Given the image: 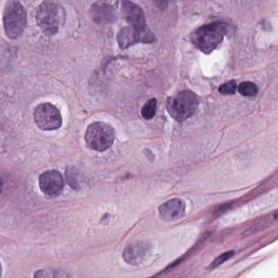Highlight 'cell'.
<instances>
[{"instance_id": "cell-7", "label": "cell", "mask_w": 278, "mask_h": 278, "mask_svg": "<svg viewBox=\"0 0 278 278\" xmlns=\"http://www.w3.org/2000/svg\"><path fill=\"white\" fill-rule=\"evenodd\" d=\"M64 179L60 172L51 170L43 172L39 177L41 191L49 197H56L64 189Z\"/></svg>"}, {"instance_id": "cell-20", "label": "cell", "mask_w": 278, "mask_h": 278, "mask_svg": "<svg viewBox=\"0 0 278 278\" xmlns=\"http://www.w3.org/2000/svg\"><path fill=\"white\" fill-rule=\"evenodd\" d=\"M2 272H3L2 266H1V264H0V278H1V276H2Z\"/></svg>"}, {"instance_id": "cell-22", "label": "cell", "mask_w": 278, "mask_h": 278, "mask_svg": "<svg viewBox=\"0 0 278 278\" xmlns=\"http://www.w3.org/2000/svg\"><path fill=\"white\" fill-rule=\"evenodd\" d=\"M1 187H2V181L0 180V191H1Z\"/></svg>"}, {"instance_id": "cell-15", "label": "cell", "mask_w": 278, "mask_h": 278, "mask_svg": "<svg viewBox=\"0 0 278 278\" xmlns=\"http://www.w3.org/2000/svg\"><path fill=\"white\" fill-rule=\"evenodd\" d=\"M238 91L243 96L246 97H252L256 96L258 93V87L255 83L251 81H244L238 85Z\"/></svg>"}, {"instance_id": "cell-8", "label": "cell", "mask_w": 278, "mask_h": 278, "mask_svg": "<svg viewBox=\"0 0 278 278\" xmlns=\"http://www.w3.org/2000/svg\"><path fill=\"white\" fill-rule=\"evenodd\" d=\"M151 254V247L145 242H134L124 249L123 259L128 264L139 266L145 263Z\"/></svg>"}, {"instance_id": "cell-17", "label": "cell", "mask_w": 278, "mask_h": 278, "mask_svg": "<svg viewBox=\"0 0 278 278\" xmlns=\"http://www.w3.org/2000/svg\"><path fill=\"white\" fill-rule=\"evenodd\" d=\"M78 177L77 176V173L75 172L74 168H68L66 171V179L68 181V184L73 188V189H77V186L78 185V179H76Z\"/></svg>"}, {"instance_id": "cell-14", "label": "cell", "mask_w": 278, "mask_h": 278, "mask_svg": "<svg viewBox=\"0 0 278 278\" xmlns=\"http://www.w3.org/2000/svg\"><path fill=\"white\" fill-rule=\"evenodd\" d=\"M157 109V100L155 99L149 100L142 109V116L144 119L151 120L155 117Z\"/></svg>"}, {"instance_id": "cell-2", "label": "cell", "mask_w": 278, "mask_h": 278, "mask_svg": "<svg viewBox=\"0 0 278 278\" xmlns=\"http://www.w3.org/2000/svg\"><path fill=\"white\" fill-rule=\"evenodd\" d=\"M199 106V99L191 90H182L167 100V110L176 121H186L196 113Z\"/></svg>"}, {"instance_id": "cell-19", "label": "cell", "mask_w": 278, "mask_h": 278, "mask_svg": "<svg viewBox=\"0 0 278 278\" xmlns=\"http://www.w3.org/2000/svg\"><path fill=\"white\" fill-rule=\"evenodd\" d=\"M169 0H153V2L155 3V5L161 10H164L167 8L168 5Z\"/></svg>"}, {"instance_id": "cell-12", "label": "cell", "mask_w": 278, "mask_h": 278, "mask_svg": "<svg viewBox=\"0 0 278 278\" xmlns=\"http://www.w3.org/2000/svg\"><path fill=\"white\" fill-rule=\"evenodd\" d=\"M92 17L96 23H111L116 18L114 9L109 5H95L91 9Z\"/></svg>"}, {"instance_id": "cell-10", "label": "cell", "mask_w": 278, "mask_h": 278, "mask_svg": "<svg viewBox=\"0 0 278 278\" xmlns=\"http://www.w3.org/2000/svg\"><path fill=\"white\" fill-rule=\"evenodd\" d=\"M122 13L130 26L139 31L146 30V18L140 7L126 0L122 2Z\"/></svg>"}, {"instance_id": "cell-5", "label": "cell", "mask_w": 278, "mask_h": 278, "mask_svg": "<svg viewBox=\"0 0 278 278\" xmlns=\"http://www.w3.org/2000/svg\"><path fill=\"white\" fill-rule=\"evenodd\" d=\"M85 142L89 148L104 151L113 145L115 131L109 124L95 122L89 125L85 135Z\"/></svg>"}, {"instance_id": "cell-1", "label": "cell", "mask_w": 278, "mask_h": 278, "mask_svg": "<svg viewBox=\"0 0 278 278\" xmlns=\"http://www.w3.org/2000/svg\"><path fill=\"white\" fill-rule=\"evenodd\" d=\"M229 25L222 22L202 26L196 30L192 41L204 53H211L222 43L224 36L229 32Z\"/></svg>"}, {"instance_id": "cell-18", "label": "cell", "mask_w": 278, "mask_h": 278, "mask_svg": "<svg viewBox=\"0 0 278 278\" xmlns=\"http://www.w3.org/2000/svg\"><path fill=\"white\" fill-rule=\"evenodd\" d=\"M237 89V85L234 81H229L222 84L219 88V91L222 95H234Z\"/></svg>"}, {"instance_id": "cell-16", "label": "cell", "mask_w": 278, "mask_h": 278, "mask_svg": "<svg viewBox=\"0 0 278 278\" xmlns=\"http://www.w3.org/2000/svg\"><path fill=\"white\" fill-rule=\"evenodd\" d=\"M234 251H229L223 253L222 255H219L217 258L213 260V263L210 264V268H215L218 266L221 265L222 263L227 261L228 259H230L233 255H234Z\"/></svg>"}, {"instance_id": "cell-4", "label": "cell", "mask_w": 278, "mask_h": 278, "mask_svg": "<svg viewBox=\"0 0 278 278\" xmlns=\"http://www.w3.org/2000/svg\"><path fill=\"white\" fill-rule=\"evenodd\" d=\"M60 8L53 0H45L37 11L38 26L47 36L57 34L60 23Z\"/></svg>"}, {"instance_id": "cell-11", "label": "cell", "mask_w": 278, "mask_h": 278, "mask_svg": "<svg viewBox=\"0 0 278 278\" xmlns=\"http://www.w3.org/2000/svg\"><path fill=\"white\" fill-rule=\"evenodd\" d=\"M159 216L165 221H175L182 218L186 213V204L180 199H172L162 204L159 208Z\"/></svg>"}, {"instance_id": "cell-6", "label": "cell", "mask_w": 278, "mask_h": 278, "mask_svg": "<svg viewBox=\"0 0 278 278\" xmlns=\"http://www.w3.org/2000/svg\"><path fill=\"white\" fill-rule=\"evenodd\" d=\"M34 119L40 130H58L62 125L60 111L52 104L45 103L39 104L34 109Z\"/></svg>"}, {"instance_id": "cell-13", "label": "cell", "mask_w": 278, "mask_h": 278, "mask_svg": "<svg viewBox=\"0 0 278 278\" xmlns=\"http://www.w3.org/2000/svg\"><path fill=\"white\" fill-rule=\"evenodd\" d=\"M34 278H71L68 272L62 269L43 268L38 270L34 275Z\"/></svg>"}, {"instance_id": "cell-3", "label": "cell", "mask_w": 278, "mask_h": 278, "mask_svg": "<svg viewBox=\"0 0 278 278\" xmlns=\"http://www.w3.org/2000/svg\"><path fill=\"white\" fill-rule=\"evenodd\" d=\"M3 22L7 36L17 39L23 34L27 25L26 9L17 1H9L5 7Z\"/></svg>"}, {"instance_id": "cell-9", "label": "cell", "mask_w": 278, "mask_h": 278, "mask_svg": "<svg viewBox=\"0 0 278 278\" xmlns=\"http://www.w3.org/2000/svg\"><path fill=\"white\" fill-rule=\"evenodd\" d=\"M145 31H139L134 27H125L120 31L117 36V41L119 46L122 49L128 48L132 45L138 43H151L153 41V35Z\"/></svg>"}, {"instance_id": "cell-21", "label": "cell", "mask_w": 278, "mask_h": 278, "mask_svg": "<svg viewBox=\"0 0 278 278\" xmlns=\"http://www.w3.org/2000/svg\"><path fill=\"white\" fill-rule=\"evenodd\" d=\"M274 218L278 219V213H276V214L274 215Z\"/></svg>"}]
</instances>
